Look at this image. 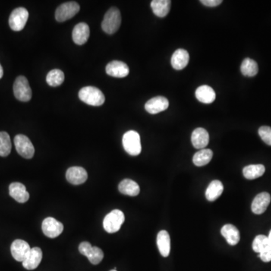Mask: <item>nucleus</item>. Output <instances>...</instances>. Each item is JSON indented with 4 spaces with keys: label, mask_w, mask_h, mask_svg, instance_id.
Wrapping results in <instances>:
<instances>
[{
    "label": "nucleus",
    "mask_w": 271,
    "mask_h": 271,
    "mask_svg": "<svg viewBox=\"0 0 271 271\" xmlns=\"http://www.w3.org/2000/svg\"><path fill=\"white\" fill-rule=\"evenodd\" d=\"M79 97L81 100L92 106H99L105 102V96L97 88L88 86L79 90Z\"/></svg>",
    "instance_id": "nucleus-1"
},
{
    "label": "nucleus",
    "mask_w": 271,
    "mask_h": 271,
    "mask_svg": "<svg viewBox=\"0 0 271 271\" xmlns=\"http://www.w3.org/2000/svg\"><path fill=\"white\" fill-rule=\"evenodd\" d=\"M121 23V12L118 8L112 7L108 9L102 22V29L107 34H114L118 31Z\"/></svg>",
    "instance_id": "nucleus-2"
},
{
    "label": "nucleus",
    "mask_w": 271,
    "mask_h": 271,
    "mask_svg": "<svg viewBox=\"0 0 271 271\" xmlns=\"http://www.w3.org/2000/svg\"><path fill=\"white\" fill-rule=\"evenodd\" d=\"M124 150L132 156H137L141 153L142 146L140 134L135 130H129L124 133L122 139Z\"/></svg>",
    "instance_id": "nucleus-3"
},
{
    "label": "nucleus",
    "mask_w": 271,
    "mask_h": 271,
    "mask_svg": "<svg viewBox=\"0 0 271 271\" xmlns=\"http://www.w3.org/2000/svg\"><path fill=\"white\" fill-rule=\"evenodd\" d=\"M124 215L122 211L114 209L110 213L105 217L103 220V228L106 232L113 234L119 231L121 225L124 223Z\"/></svg>",
    "instance_id": "nucleus-4"
},
{
    "label": "nucleus",
    "mask_w": 271,
    "mask_h": 271,
    "mask_svg": "<svg viewBox=\"0 0 271 271\" xmlns=\"http://www.w3.org/2000/svg\"><path fill=\"white\" fill-rule=\"evenodd\" d=\"M16 99L22 102H28L32 98V90L28 80L24 76H18L15 79L13 86Z\"/></svg>",
    "instance_id": "nucleus-5"
},
{
    "label": "nucleus",
    "mask_w": 271,
    "mask_h": 271,
    "mask_svg": "<svg viewBox=\"0 0 271 271\" xmlns=\"http://www.w3.org/2000/svg\"><path fill=\"white\" fill-rule=\"evenodd\" d=\"M14 146L17 153L26 158L31 159L35 153L34 146L28 137L25 135L19 134L14 137Z\"/></svg>",
    "instance_id": "nucleus-6"
},
{
    "label": "nucleus",
    "mask_w": 271,
    "mask_h": 271,
    "mask_svg": "<svg viewBox=\"0 0 271 271\" xmlns=\"http://www.w3.org/2000/svg\"><path fill=\"white\" fill-rule=\"evenodd\" d=\"M81 254L86 256L89 262L93 265H98L103 259V252L99 247H92L89 242H83L79 247Z\"/></svg>",
    "instance_id": "nucleus-7"
},
{
    "label": "nucleus",
    "mask_w": 271,
    "mask_h": 271,
    "mask_svg": "<svg viewBox=\"0 0 271 271\" xmlns=\"http://www.w3.org/2000/svg\"><path fill=\"white\" fill-rule=\"evenodd\" d=\"M29 12L25 8H15L11 12L9 17L10 28L14 31L18 32L24 28L27 20H28Z\"/></svg>",
    "instance_id": "nucleus-8"
},
{
    "label": "nucleus",
    "mask_w": 271,
    "mask_h": 271,
    "mask_svg": "<svg viewBox=\"0 0 271 271\" xmlns=\"http://www.w3.org/2000/svg\"><path fill=\"white\" fill-rule=\"evenodd\" d=\"M80 10V5L76 2H67L61 4L55 12V18L58 22H64L74 17Z\"/></svg>",
    "instance_id": "nucleus-9"
},
{
    "label": "nucleus",
    "mask_w": 271,
    "mask_h": 271,
    "mask_svg": "<svg viewBox=\"0 0 271 271\" xmlns=\"http://www.w3.org/2000/svg\"><path fill=\"white\" fill-rule=\"evenodd\" d=\"M42 228L46 237L53 239L61 235L64 231V225L52 217H48L42 222Z\"/></svg>",
    "instance_id": "nucleus-10"
},
{
    "label": "nucleus",
    "mask_w": 271,
    "mask_h": 271,
    "mask_svg": "<svg viewBox=\"0 0 271 271\" xmlns=\"http://www.w3.org/2000/svg\"><path fill=\"white\" fill-rule=\"evenodd\" d=\"M168 107H169V101L166 97L162 96L152 98L145 105L146 110L152 115L165 111L168 109Z\"/></svg>",
    "instance_id": "nucleus-11"
},
{
    "label": "nucleus",
    "mask_w": 271,
    "mask_h": 271,
    "mask_svg": "<svg viewBox=\"0 0 271 271\" xmlns=\"http://www.w3.org/2000/svg\"><path fill=\"white\" fill-rule=\"evenodd\" d=\"M30 245L24 240H16L11 246V253L13 258L17 262H23L30 253Z\"/></svg>",
    "instance_id": "nucleus-12"
},
{
    "label": "nucleus",
    "mask_w": 271,
    "mask_h": 271,
    "mask_svg": "<svg viewBox=\"0 0 271 271\" xmlns=\"http://www.w3.org/2000/svg\"><path fill=\"white\" fill-rule=\"evenodd\" d=\"M66 177L69 182L78 185L87 181L88 173L84 168L81 167H72L67 170Z\"/></svg>",
    "instance_id": "nucleus-13"
},
{
    "label": "nucleus",
    "mask_w": 271,
    "mask_h": 271,
    "mask_svg": "<svg viewBox=\"0 0 271 271\" xmlns=\"http://www.w3.org/2000/svg\"><path fill=\"white\" fill-rule=\"evenodd\" d=\"M105 72L108 76L115 78H124L130 73L128 66L124 62L113 61L108 63L105 67Z\"/></svg>",
    "instance_id": "nucleus-14"
},
{
    "label": "nucleus",
    "mask_w": 271,
    "mask_h": 271,
    "mask_svg": "<svg viewBox=\"0 0 271 271\" xmlns=\"http://www.w3.org/2000/svg\"><path fill=\"white\" fill-rule=\"evenodd\" d=\"M90 37V28L86 23H79L76 25L73 31V39L78 45L86 44Z\"/></svg>",
    "instance_id": "nucleus-15"
},
{
    "label": "nucleus",
    "mask_w": 271,
    "mask_h": 271,
    "mask_svg": "<svg viewBox=\"0 0 271 271\" xmlns=\"http://www.w3.org/2000/svg\"><path fill=\"white\" fill-rule=\"evenodd\" d=\"M42 260V251L39 247H34L30 250L25 260L22 262L25 269L32 271L38 268Z\"/></svg>",
    "instance_id": "nucleus-16"
},
{
    "label": "nucleus",
    "mask_w": 271,
    "mask_h": 271,
    "mask_svg": "<svg viewBox=\"0 0 271 271\" xmlns=\"http://www.w3.org/2000/svg\"><path fill=\"white\" fill-rule=\"evenodd\" d=\"M9 194L18 203H26L30 198V194L26 191L24 184L13 182L9 185Z\"/></svg>",
    "instance_id": "nucleus-17"
},
{
    "label": "nucleus",
    "mask_w": 271,
    "mask_h": 271,
    "mask_svg": "<svg viewBox=\"0 0 271 271\" xmlns=\"http://www.w3.org/2000/svg\"><path fill=\"white\" fill-rule=\"evenodd\" d=\"M271 197L267 192L258 194L252 203V211L256 215H261L266 211L267 208L271 203Z\"/></svg>",
    "instance_id": "nucleus-18"
},
{
    "label": "nucleus",
    "mask_w": 271,
    "mask_h": 271,
    "mask_svg": "<svg viewBox=\"0 0 271 271\" xmlns=\"http://www.w3.org/2000/svg\"><path fill=\"white\" fill-rule=\"evenodd\" d=\"M209 133L205 129L199 127L193 131L191 143L195 149H203L209 144Z\"/></svg>",
    "instance_id": "nucleus-19"
},
{
    "label": "nucleus",
    "mask_w": 271,
    "mask_h": 271,
    "mask_svg": "<svg viewBox=\"0 0 271 271\" xmlns=\"http://www.w3.org/2000/svg\"><path fill=\"white\" fill-rule=\"evenodd\" d=\"M189 62V54L186 50H177L171 58V65L177 70H181L187 67Z\"/></svg>",
    "instance_id": "nucleus-20"
},
{
    "label": "nucleus",
    "mask_w": 271,
    "mask_h": 271,
    "mask_svg": "<svg viewBox=\"0 0 271 271\" xmlns=\"http://www.w3.org/2000/svg\"><path fill=\"white\" fill-rule=\"evenodd\" d=\"M157 245L163 257H168L171 253V237L168 231H161L157 237Z\"/></svg>",
    "instance_id": "nucleus-21"
},
{
    "label": "nucleus",
    "mask_w": 271,
    "mask_h": 271,
    "mask_svg": "<svg viewBox=\"0 0 271 271\" xmlns=\"http://www.w3.org/2000/svg\"><path fill=\"white\" fill-rule=\"evenodd\" d=\"M118 190L121 194L135 197L140 194V188L139 184L133 180L125 179L120 182Z\"/></svg>",
    "instance_id": "nucleus-22"
},
{
    "label": "nucleus",
    "mask_w": 271,
    "mask_h": 271,
    "mask_svg": "<svg viewBox=\"0 0 271 271\" xmlns=\"http://www.w3.org/2000/svg\"><path fill=\"white\" fill-rule=\"evenodd\" d=\"M196 98L200 102L205 104H210L215 99V92L212 88L208 86H202L196 90Z\"/></svg>",
    "instance_id": "nucleus-23"
},
{
    "label": "nucleus",
    "mask_w": 271,
    "mask_h": 271,
    "mask_svg": "<svg viewBox=\"0 0 271 271\" xmlns=\"http://www.w3.org/2000/svg\"><path fill=\"white\" fill-rule=\"evenodd\" d=\"M221 233H222V235L226 239L229 245H237L240 241V232L234 225H230V224L225 225V226L222 227Z\"/></svg>",
    "instance_id": "nucleus-24"
},
{
    "label": "nucleus",
    "mask_w": 271,
    "mask_h": 271,
    "mask_svg": "<svg viewBox=\"0 0 271 271\" xmlns=\"http://www.w3.org/2000/svg\"><path fill=\"white\" fill-rule=\"evenodd\" d=\"M171 1L170 0H153L151 2V7L155 15L159 17H165L171 10Z\"/></svg>",
    "instance_id": "nucleus-25"
},
{
    "label": "nucleus",
    "mask_w": 271,
    "mask_h": 271,
    "mask_svg": "<svg viewBox=\"0 0 271 271\" xmlns=\"http://www.w3.org/2000/svg\"><path fill=\"white\" fill-rule=\"evenodd\" d=\"M224 191V186L219 180H214L208 186L206 191V197L209 201H215L219 198Z\"/></svg>",
    "instance_id": "nucleus-26"
},
{
    "label": "nucleus",
    "mask_w": 271,
    "mask_h": 271,
    "mask_svg": "<svg viewBox=\"0 0 271 271\" xmlns=\"http://www.w3.org/2000/svg\"><path fill=\"white\" fill-rule=\"evenodd\" d=\"M213 152L211 149H200L193 157V162L197 167H203L208 165L212 160Z\"/></svg>",
    "instance_id": "nucleus-27"
},
{
    "label": "nucleus",
    "mask_w": 271,
    "mask_h": 271,
    "mask_svg": "<svg viewBox=\"0 0 271 271\" xmlns=\"http://www.w3.org/2000/svg\"><path fill=\"white\" fill-rule=\"evenodd\" d=\"M242 74L247 77H254L259 73V67L254 60L247 58L243 60L240 67Z\"/></svg>",
    "instance_id": "nucleus-28"
},
{
    "label": "nucleus",
    "mask_w": 271,
    "mask_h": 271,
    "mask_svg": "<svg viewBox=\"0 0 271 271\" xmlns=\"http://www.w3.org/2000/svg\"><path fill=\"white\" fill-rule=\"evenodd\" d=\"M265 172V168L262 165H249L243 168V174L247 180H256L263 176Z\"/></svg>",
    "instance_id": "nucleus-29"
},
{
    "label": "nucleus",
    "mask_w": 271,
    "mask_h": 271,
    "mask_svg": "<svg viewBox=\"0 0 271 271\" xmlns=\"http://www.w3.org/2000/svg\"><path fill=\"white\" fill-rule=\"evenodd\" d=\"M64 79H65V76H64V72L61 71V70L55 69V70H51L48 73L46 76V82L48 86L51 87H58L63 84Z\"/></svg>",
    "instance_id": "nucleus-30"
},
{
    "label": "nucleus",
    "mask_w": 271,
    "mask_h": 271,
    "mask_svg": "<svg viewBox=\"0 0 271 271\" xmlns=\"http://www.w3.org/2000/svg\"><path fill=\"white\" fill-rule=\"evenodd\" d=\"M11 151V142L6 132H0V156L6 157Z\"/></svg>",
    "instance_id": "nucleus-31"
},
{
    "label": "nucleus",
    "mask_w": 271,
    "mask_h": 271,
    "mask_svg": "<svg viewBox=\"0 0 271 271\" xmlns=\"http://www.w3.org/2000/svg\"><path fill=\"white\" fill-rule=\"evenodd\" d=\"M271 248L268 237L265 235H258L253 243V249L256 253H261Z\"/></svg>",
    "instance_id": "nucleus-32"
},
{
    "label": "nucleus",
    "mask_w": 271,
    "mask_h": 271,
    "mask_svg": "<svg viewBox=\"0 0 271 271\" xmlns=\"http://www.w3.org/2000/svg\"><path fill=\"white\" fill-rule=\"evenodd\" d=\"M259 134L267 145L271 146V127L268 126L261 127L259 130Z\"/></svg>",
    "instance_id": "nucleus-33"
},
{
    "label": "nucleus",
    "mask_w": 271,
    "mask_h": 271,
    "mask_svg": "<svg viewBox=\"0 0 271 271\" xmlns=\"http://www.w3.org/2000/svg\"><path fill=\"white\" fill-rule=\"evenodd\" d=\"M259 257L264 262H269L271 261V248L265 250L259 253Z\"/></svg>",
    "instance_id": "nucleus-34"
},
{
    "label": "nucleus",
    "mask_w": 271,
    "mask_h": 271,
    "mask_svg": "<svg viewBox=\"0 0 271 271\" xmlns=\"http://www.w3.org/2000/svg\"><path fill=\"white\" fill-rule=\"evenodd\" d=\"M203 5L208 7H216L222 3V0H201L200 1Z\"/></svg>",
    "instance_id": "nucleus-35"
},
{
    "label": "nucleus",
    "mask_w": 271,
    "mask_h": 271,
    "mask_svg": "<svg viewBox=\"0 0 271 271\" xmlns=\"http://www.w3.org/2000/svg\"><path fill=\"white\" fill-rule=\"evenodd\" d=\"M3 76V69H2V66L0 64V79H2Z\"/></svg>",
    "instance_id": "nucleus-36"
},
{
    "label": "nucleus",
    "mask_w": 271,
    "mask_h": 271,
    "mask_svg": "<svg viewBox=\"0 0 271 271\" xmlns=\"http://www.w3.org/2000/svg\"><path fill=\"white\" fill-rule=\"evenodd\" d=\"M268 240H269L270 246L271 247V231H270L269 236H268Z\"/></svg>",
    "instance_id": "nucleus-37"
},
{
    "label": "nucleus",
    "mask_w": 271,
    "mask_h": 271,
    "mask_svg": "<svg viewBox=\"0 0 271 271\" xmlns=\"http://www.w3.org/2000/svg\"><path fill=\"white\" fill-rule=\"evenodd\" d=\"M117 271L116 270L114 269V270H112V271Z\"/></svg>",
    "instance_id": "nucleus-38"
}]
</instances>
